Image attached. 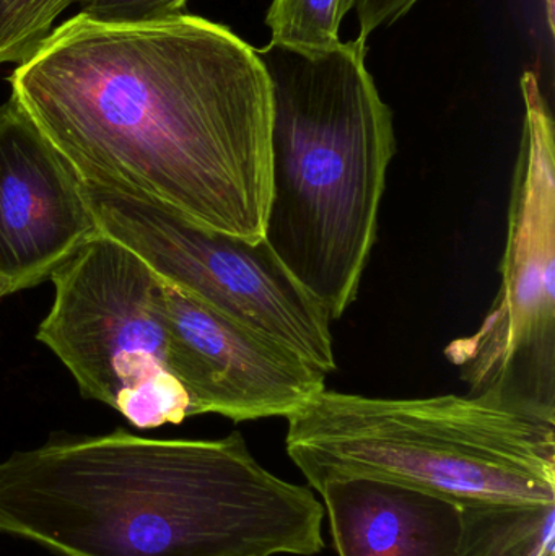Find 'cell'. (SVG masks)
<instances>
[{"label": "cell", "mask_w": 555, "mask_h": 556, "mask_svg": "<svg viewBox=\"0 0 555 556\" xmlns=\"http://www.w3.org/2000/svg\"><path fill=\"white\" fill-rule=\"evenodd\" d=\"M316 492L339 556H456L465 503L370 477L329 480Z\"/></svg>", "instance_id": "cell-10"}, {"label": "cell", "mask_w": 555, "mask_h": 556, "mask_svg": "<svg viewBox=\"0 0 555 556\" xmlns=\"http://www.w3.org/2000/svg\"><path fill=\"white\" fill-rule=\"evenodd\" d=\"M81 15L97 22L139 23L186 13L188 0H78Z\"/></svg>", "instance_id": "cell-14"}, {"label": "cell", "mask_w": 555, "mask_h": 556, "mask_svg": "<svg viewBox=\"0 0 555 556\" xmlns=\"http://www.w3.org/2000/svg\"><path fill=\"white\" fill-rule=\"evenodd\" d=\"M456 556H555V503H465Z\"/></svg>", "instance_id": "cell-11"}, {"label": "cell", "mask_w": 555, "mask_h": 556, "mask_svg": "<svg viewBox=\"0 0 555 556\" xmlns=\"http://www.w3.org/2000/svg\"><path fill=\"white\" fill-rule=\"evenodd\" d=\"M78 185L10 97L0 106V281L9 294L48 280L97 233Z\"/></svg>", "instance_id": "cell-9"}, {"label": "cell", "mask_w": 555, "mask_h": 556, "mask_svg": "<svg viewBox=\"0 0 555 556\" xmlns=\"http://www.w3.org/2000/svg\"><path fill=\"white\" fill-rule=\"evenodd\" d=\"M49 280L54 301L36 339L84 397L110 405L139 430L192 417L169 371L160 277L139 256L97 231Z\"/></svg>", "instance_id": "cell-5"}, {"label": "cell", "mask_w": 555, "mask_h": 556, "mask_svg": "<svg viewBox=\"0 0 555 556\" xmlns=\"http://www.w3.org/2000/svg\"><path fill=\"white\" fill-rule=\"evenodd\" d=\"M419 0H355L358 39L367 42L368 36L381 26H391L406 15Z\"/></svg>", "instance_id": "cell-15"}, {"label": "cell", "mask_w": 555, "mask_h": 556, "mask_svg": "<svg viewBox=\"0 0 555 556\" xmlns=\"http://www.w3.org/2000/svg\"><path fill=\"white\" fill-rule=\"evenodd\" d=\"M169 371L194 415L234 421L297 414L326 389V372L160 278Z\"/></svg>", "instance_id": "cell-8"}, {"label": "cell", "mask_w": 555, "mask_h": 556, "mask_svg": "<svg viewBox=\"0 0 555 556\" xmlns=\"http://www.w3.org/2000/svg\"><path fill=\"white\" fill-rule=\"evenodd\" d=\"M290 459L313 490L344 477L459 503H555V412L499 395L319 392L287 418Z\"/></svg>", "instance_id": "cell-4"}, {"label": "cell", "mask_w": 555, "mask_h": 556, "mask_svg": "<svg viewBox=\"0 0 555 556\" xmlns=\"http://www.w3.org/2000/svg\"><path fill=\"white\" fill-rule=\"evenodd\" d=\"M98 231L139 256L166 283L228 319L336 371L331 317L267 241L205 230L179 215L97 186L78 185Z\"/></svg>", "instance_id": "cell-7"}, {"label": "cell", "mask_w": 555, "mask_h": 556, "mask_svg": "<svg viewBox=\"0 0 555 556\" xmlns=\"http://www.w3.org/2000/svg\"><path fill=\"white\" fill-rule=\"evenodd\" d=\"M7 294H9V291H7L5 283H3V281H0V300H2V298H5Z\"/></svg>", "instance_id": "cell-16"}, {"label": "cell", "mask_w": 555, "mask_h": 556, "mask_svg": "<svg viewBox=\"0 0 555 556\" xmlns=\"http://www.w3.org/2000/svg\"><path fill=\"white\" fill-rule=\"evenodd\" d=\"M355 0H273L266 25L270 45L318 54L341 42L339 28Z\"/></svg>", "instance_id": "cell-12"}, {"label": "cell", "mask_w": 555, "mask_h": 556, "mask_svg": "<svg viewBox=\"0 0 555 556\" xmlns=\"http://www.w3.org/2000/svg\"><path fill=\"white\" fill-rule=\"evenodd\" d=\"M325 515L238 431L55 434L0 463V532L55 556H312L325 548Z\"/></svg>", "instance_id": "cell-2"}, {"label": "cell", "mask_w": 555, "mask_h": 556, "mask_svg": "<svg viewBox=\"0 0 555 556\" xmlns=\"http://www.w3.org/2000/svg\"><path fill=\"white\" fill-rule=\"evenodd\" d=\"M78 0H0V64H23L54 31V22Z\"/></svg>", "instance_id": "cell-13"}, {"label": "cell", "mask_w": 555, "mask_h": 556, "mask_svg": "<svg viewBox=\"0 0 555 556\" xmlns=\"http://www.w3.org/2000/svg\"><path fill=\"white\" fill-rule=\"evenodd\" d=\"M78 181L247 241L270 201V80L253 46L202 16H72L9 78Z\"/></svg>", "instance_id": "cell-1"}, {"label": "cell", "mask_w": 555, "mask_h": 556, "mask_svg": "<svg viewBox=\"0 0 555 556\" xmlns=\"http://www.w3.org/2000/svg\"><path fill=\"white\" fill-rule=\"evenodd\" d=\"M256 52L273 97L264 240L338 320L357 298L377 243L396 153L393 113L362 39L318 54L270 42Z\"/></svg>", "instance_id": "cell-3"}, {"label": "cell", "mask_w": 555, "mask_h": 556, "mask_svg": "<svg viewBox=\"0 0 555 556\" xmlns=\"http://www.w3.org/2000/svg\"><path fill=\"white\" fill-rule=\"evenodd\" d=\"M524 136L508 208L501 288L471 336L445 356L469 394H491L555 412L554 119L533 72L521 77Z\"/></svg>", "instance_id": "cell-6"}]
</instances>
